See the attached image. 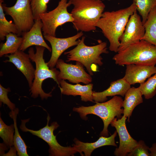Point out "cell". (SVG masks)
I'll list each match as a JSON object with an SVG mask.
<instances>
[{
	"mask_svg": "<svg viewBox=\"0 0 156 156\" xmlns=\"http://www.w3.org/2000/svg\"><path fill=\"white\" fill-rule=\"evenodd\" d=\"M55 66L60 70L58 77L60 79L67 80L73 83H83L86 84L92 81L91 75L86 72L84 66L79 62H76L75 64H73L66 63L62 59H59Z\"/></svg>",
	"mask_w": 156,
	"mask_h": 156,
	"instance_id": "8fae6325",
	"label": "cell"
},
{
	"mask_svg": "<svg viewBox=\"0 0 156 156\" xmlns=\"http://www.w3.org/2000/svg\"><path fill=\"white\" fill-rule=\"evenodd\" d=\"M138 88L145 99L152 98L156 94V73L146 81L140 84Z\"/></svg>",
	"mask_w": 156,
	"mask_h": 156,
	"instance_id": "4316f807",
	"label": "cell"
},
{
	"mask_svg": "<svg viewBox=\"0 0 156 156\" xmlns=\"http://www.w3.org/2000/svg\"><path fill=\"white\" fill-rule=\"evenodd\" d=\"M50 0H31L30 4L34 20H40V14L47 12Z\"/></svg>",
	"mask_w": 156,
	"mask_h": 156,
	"instance_id": "83f0119b",
	"label": "cell"
},
{
	"mask_svg": "<svg viewBox=\"0 0 156 156\" xmlns=\"http://www.w3.org/2000/svg\"><path fill=\"white\" fill-rule=\"evenodd\" d=\"M102 0L103 1V0ZM107 0L109 1H110L111 0Z\"/></svg>",
	"mask_w": 156,
	"mask_h": 156,
	"instance_id": "836d02e7",
	"label": "cell"
},
{
	"mask_svg": "<svg viewBox=\"0 0 156 156\" xmlns=\"http://www.w3.org/2000/svg\"><path fill=\"white\" fill-rule=\"evenodd\" d=\"M6 41L1 44L0 57L8 54H13L18 51L21 45L23 37H19L16 34L10 33L6 36Z\"/></svg>",
	"mask_w": 156,
	"mask_h": 156,
	"instance_id": "7402d4cb",
	"label": "cell"
},
{
	"mask_svg": "<svg viewBox=\"0 0 156 156\" xmlns=\"http://www.w3.org/2000/svg\"><path fill=\"white\" fill-rule=\"evenodd\" d=\"M85 36H82L75 48L65 52L64 54L67 56V62L75 61L80 62L86 67L89 74L93 75L92 66L94 64L101 66L103 62L101 54H107L109 52L105 42L101 41L96 45L89 46L85 44Z\"/></svg>",
	"mask_w": 156,
	"mask_h": 156,
	"instance_id": "8992f818",
	"label": "cell"
},
{
	"mask_svg": "<svg viewBox=\"0 0 156 156\" xmlns=\"http://www.w3.org/2000/svg\"><path fill=\"white\" fill-rule=\"evenodd\" d=\"M70 5L68 0H60L56 8L40 16L43 27L42 31L44 36L56 37L57 28L68 22L72 23L73 19L67 8Z\"/></svg>",
	"mask_w": 156,
	"mask_h": 156,
	"instance_id": "ba28073f",
	"label": "cell"
},
{
	"mask_svg": "<svg viewBox=\"0 0 156 156\" xmlns=\"http://www.w3.org/2000/svg\"><path fill=\"white\" fill-rule=\"evenodd\" d=\"M42 27L41 20H35L34 23L30 29L22 35L23 40L19 50L24 51L31 46H38L44 47L51 52L52 49L44 39L42 32Z\"/></svg>",
	"mask_w": 156,
	"mask_h": 156,
	"instance_id": "2e32d148",
	"label": "cell"
},
{
	"mask_svg": "<svg viewBox=\"0 0 156 156\" xmlns=\"http://www.w3.org/2000/svg\"><path fill=\"white\" fill-rule=\"evenodd\" d=\"M45 48L43 47L36 46L35 53L32 47L29 48L28 51L29 57L32 62L35 63L36 66L34 79L29 90L30 94L32 97L36 98L39 96L42 100L52 96V91L46 93L43 90L42 86L43 81L49 78H52L56 82L60 88L61 80L58 77L60 71L55 68H50L45 62L43 55Z\"/></svg>",
	"mask_w": 156,
	"mask_h": 156,
	"instance_id": "3957f363",
	"label": "cell"
},
{
	"mask_svg": "<svg viewBox=\"0 0 156 156\" xmlns=\"http://www.w3.org/2000/svg\"><path fill=\"white\" fill-rule=\"evenodd\" d=\"M123 100L122 98L114 96L109 101L103 102H96L94 105L89 106H82L74 107L73 111L78 113L81 118L86 120V116L90 114L96 115L103 120L104 127L100 133V136L107 137L109 136L108 128L111 121L116 117L120 118L123 114L122 109Z\"/></svg>",
	"mask_w": 156,
	"mask_h": 156,
	"instance_id": "277c9868",
	"label": "cell"
},
{
	"mask_svg": "<svg viewBox=\"0 0 156 156\" xmlns=\"http://www.w3.org/2000/svg\"><path fill=\"white\" fill-rule=\"evenodd\" d=\"M17 150L14 146L10 148V150L8 152L4 154L3 156H16V152Z\"/></svg>",
	"mask_w": 156,
	"mask_h": 156,
	"instance_id": "4dcf8cb0",
	"label": "cell"
},
{
	"mask_svg": "<svg viewBox=\"0 0 156 156\" xmlns=\"http://www.w3.org/2000/svg\"><path fill=\"white\" fill-rule=\"evenodd\" d=\"M143 25L145 33L141 40L156 46V6L150 12Z\"/></svg>",
	"mask_w": 156,
	"mask_h": 156,
	"instance_id": "44dd1931",
	"label": "cell"
},
{
	"mask_svg": "<svg viewBox=\"0 0 156 156\" xmlns=\"http://www.w3.org/2000/svg\"><path fill=\"white\" fill-rule=\"evenodd\" d=\"M0 155L3 156L5 153V151H7L8 148L4 143L0 144Z\"/></svg>",
	"mask_w": 156,
	"mask_h": 156,
	"instance_id": "1f68e13d",
	"label": "cell"
},
{
	"mask_svg": "<svg viewBox=\"0 0 156 156\" xmlns=\"http://www.w3.org/2000/svg\"><path fill=\"white\" fill-rule=\"evenodd\" d=\"M31 0H16L15 4L8 7L3 4L4 11L12 18L17 27L19 36L29 31L34 23Z\"/></svg>",
	"mask_w": 156,
	"mask_h": 156,
	"instance_id": "9c48e42d",
	"label": "cell"
},
{
	"mask_svg": "<svg viewBox=\"0 0 156 156\" xmlns=\"http://www.w3.org/2000/svg\"><path fill=\"white\" fill-rule=\"evenodd\" d=\"M149 150L150 152V156H156V143L153 144L152 146L149 148Z\"/></svg>",
	"mask_w": 156,
	"mask_h": 156,
	"instance_id": "d6a6232c",
	"label": "cell"
},
{
	"mask_svg": "<svg viewBox=\"0 0 156 156\" xmlns=\"http://www.w3.org/2000/svg\"><path fill=\"white\" fill-rule=\"evenodd\" d=\"M19 112L18 108L11 111L9 113L10 116L14 121L15 133L14 136V146L16 148L19 156H28L27 152V146L25 143L21 138L19 133L16 124V118Z\"/></svg>",
	"mask_w": 156,
	"mask_h": 156,
	"instance_id": "603a6c76",
	"label": "cell"
},
{
	"mask_svg": "<svg viewBox=\"0 0 156 156\" xmlns=\"http://www.w3.org/2000/svg\"><path fill=\"white\" fill-rule=\"evenodd\" d=\"M142 95L138 87H131L125 94L122 105L124 109L123 116L127 118L129 122L135 108L143 102Z\"/></svg>",
	"mask_w": 156,
	"mask_h": 156,
	"instance_id": "ffe728a7",
	"label": "cell"
},
{
	"mask_svg": "<svg viewBox=\"0 0 156 156\" xmlns=\"http://www.w3.org/2000/svg\"><path fill=\"white\" fill-rule=\"evenodd\" d=\"M5 56L8 57L9 60L4 62L12 63L25 76L29 87L31 88L35 77V69L30 62L28 54L18 50L14 53Z\"/></svg>",
	"mask_w": 156,
	"mask_h": 156,
	"instance_id": "5bb4252c",
	"label": "cell"
},
{
	"mask_svg": "<svg viewBox=\"0 0 156 156\" xmlns=\"http://www.w3.org/2000/svg\"><path fill=\"white\" fill-rule=\"evenodd\" d=\"M131 88V85L123 78L111 82L109 87L101 92L93 91L92 99L96 102H103L107 97L120 95L123 97Z\"/></svg>",
	"mask_w": 156,
	"mask_h": 156,
	"instance_id": "e0dca14e",
	"label": "cell"
},
{
	"mask_svg": "<svg viewBox=\"0 0 156 156\" xmlns=\"http://www.w3.org/2000/svg\"><path fill=\"white\" fill-rule=\"evenodd\" d=\"M73 8L70 13L73 27L77 31L85 32L96 30V25L105 7L101 0H69Z\"/></svg>",
	"mask_w": 156,
	"mask_h": 156,
	"instance_id": "7a4b0ae2",
	"label": "cell"
},
{
	"mask_svg": "<svg viewBox=\"0 0 156 156\" xmlns=\"http://www.w3.org/2000/svg\"><path fill=\"white\" fill-rule=\"evenodd\" d=\"M136 10L132 3L129 6L116 11L104 12L96 26L100 28L109 42V50L118 52L119 39L123 34L129 18Z\"/></svg>",
	"mask_w": 156,
	"mask_h": 156,
	"instance_id": "6da1fadb",
	"label": "cell"
},
{
	"mask_svg": "<svg viewBox=\"0 0 156 156\" xmlns=\"http://www.w3.org/2000/svg\"><path fill=\"white\" fill-rule=\"evenodd\" d=\"M113 60L119 66L131 64L155 66L156 46L141 40L118 51Z\"/></svg>",
	"mask_w": 156,
	"mask_h": 156,
	"instance_id": "5b68a950",
	"label": "cell"
},
{
	"mask_svg": "<svg viewBox=\"0 0 156 156\" xmlns=\"http://www.w3.org/2000/svg\"><path fill=\"white\" fill-rule=\"evenodd\" d=\"M11 91L8 88H5L0 84V105L2 103L6 104L11 111H14L16 109L15 105L12 103L8 96V92Z\"/></svg>",
	"mask_w": 156,
	"mask_h": 156,
	"instance_id": "f546056e",
	"label": "cell"
},
{
	"mask_svg": "<svg viewBox=\"0 0 156 156\" xmlns=\"http://www.w3.org/2000/svg\"><path fill=\"white\" fill-rule=\"evenodd\" d=\"M145 33L143 24L136 10L130 16L124 32L119 39L120 45L118 52L140 41Z\"/></svg>",
	"mask_w": 156,
	"mask_h": 156,
	"instance_id": "30bf717a",
	"label": "cell"
},
{
	"mask_svg": "<svg viewBox=\"0 0 156 156\" xmlns=\"http://www.w3.org/2000/svg\"><path fill=\"white\" fill-rule=\"evenodd\" d=\"M127 118L123 116L117 119L115 118L110 123L118 133L120 139L119 147L116 148L114 154L116 156H126L138 145V142L133 138L128 132L126 125Z\"/></svg>",
	"mask_w": 156,
	"mask_h": 156,
	"instance_id": "7c38bea8",
	"label": "cell"
},
{
	"mask_svg": "<svg viewBox=\"0 0 156 156\" xmlns=\"http://www.w3.org/2000/svg\"><path fill=\"white\" fill-rule=\"evenodd\" d=\"M144 24L151 11L156 6V0H133Z\"/></svg>",
	"mask_w": 156,
	"mask_h": 156,
	"instance_id": "d4e9b609",
	"label": "cell"
},
{
	"mask_svg": "<svg viewBox=\"0 0 156 156\" xmlns=\"http://www.w3.org/2000/svg\"><path fill=\"white\" fill-rule=\"evenodd\" d=\"M83 35V32L80 31L73 36L66 38L44 36V38L50 43L51 47V56L49 60L47 63L49 68H54L59 58L66 50L71 47L77 45L80 40L79 38Z\"/></svg>",
	"mask_w": 156,
	"mask_h": 156,
	"instance_id": "4fadbf2b",
	"label": "cell"
},
{
	"mask_svg": "<svg viewBox=\"0 0 156 156\" xmlns=\"http://www.w3.org/2000/svg\"><path fill=\"white\" fill-rule=\"evenodd\" d=\"M117 133L116 131L109 137L101 136L98 140L92 143L83 142L75 138L73 146L81 156H90L94 150L99 147L108 145L117 146L115 140Z\"/></svg>",
	"mask_w": 156,
	"mask_h": 156,
	"instance_id": "ac0fdd59",
	"label": "cell"
},
{
	"mask_svg": "<svg viewBox=\"0 0 156 156\" xmlns=\"http://www.w3.org/2000/svg\"><path fill=\"white\" fill-rule=\"evenodd\" d=\"M156 73L155 66L129 64L126 65L123 78L131 85L136 83L141 84Z\"/></svg>",
	"mask_w": 156,
	"mask_h": 156,
	"instance_id": "9a60e30c",
	"label": "cell"
},
{
	"mask_svg": "<svg viewBox=\"0 0 156 156\" xmlns=\"http://www.w3.org/2000/svg\"><path fill=\"white\" fill-rule=\"evenodd\" d=\"M15 130L14 124L10 125L5 124L0 117V137L3 143L8 148L14 146V133Z\"/></svg>",
	"mask_w": 156,
	"mask_h": 156,
	"instance_id": "484cf974",
	"label": "cell"
},
{
	"mask_svg": "<svg viewBox=\"0 0 156 156\" xmlns=\"http://www.w3.org/2000/svg\"><path fill=\"white\" fill-rule=\"evenodd\" d=\"M50 119V118L48 114L46 126L38 130L30 129L26 127L25 124L29 121V118L21 120L20 128L23 131L29 132L46 142L49 146V156H74V154L77 152L73 146H63L57 142L56 136L54 135L53 131L57 129L59 125L57 122H54L51 123L49 126V123Z\"/></svg>",
	"mask_w": 156,
	"mask_h": 156,
	"instance_id": "52a82bcc",
	"label": "cell"
},
{
	"mask_svg": "<svg viewBox=\"0 0 156 156\" xmlns=\"http://www.w3.org/2000/svg\"><path fill=\"white\" fill-rule=\"evenodd\" d=\"M4 0H0V40H4L6 35L10 33L16 34L19 32L16 26L12 21H8L5 17L3 7Z\"/></svg>",
	"mask_w": 156,
	"mask_h": 156,
	"instance_id": "cb8c5ba5",
	"label": "cell"
},
{
	"mask_svg": "<svg viewBox=\"0 0 156 156\" xmlns=\"http://www.w3.org/2000/svg\"><path fill=\"white\" fill-rule=\"evenodd\" d=\"M60 85L61 93L63 94L74 96L79 95L82 101L93 102V84L92 83L83 86L78 83L73 85L68 83L64 80L61 79Z\"/></svg>",
	"mask_w": 156,
	"mask_h": 156,
	"instance_id": "d6986e66",
	"label": "cell"
},
{
	"mask_svg": "<svg viewBox=\"0 0 156 156\" xmlns=\"http://www.w3.org/2000/svg\"><path fill=\"white\" fill-rule=\"evenodd\" d=\"M149 148L148 146L146 144L144 141L140 140L138 142V145L127 156H150V154L148 152Z\"/></svg>",
	"mask_w": 156,
	"mask_h": 156,
	"instance_id": "f1b7e54d",
	"label": "cell"
}]
</instances>
